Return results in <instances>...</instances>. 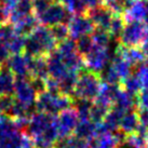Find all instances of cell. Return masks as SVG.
<instances>
[{"mask_svg":"<svg viewBox=\"0 0 148 148\" xmlns=\"http://www.w3.org/2000/svg\"><path fill=\"white\" fill-rule=\"evenodd\" d=\"M74 97L67 94H51L48 91L41 92L37 95L35 107L37 111L47 112L50 115L58 116L60 112L73 108Z\"/></svg>","mask_w":148,"mask_h":148,"instance_id":"obj_1","label":"cell"},{"mask_svg":"<svg viewBox=\"0 0 148 148\" xmlns=\"http://www.w3.org/2000/svg\"><path fill=\"white\" fill-rule=\"evenodd\" d=\"M101 86H102V80L99 75L84 69L79 74L78 80L73 93V97L88 99L93 102L99 95Z\"/></svg>","mask_w":148,"mask_h":148,"instance_id":"obj_2","label":"cell"},{"mask_svg":"<svg viewBox=\"0 0 148 148\" xmlns=\"http://www.w3.org/2000/svg\"><path fill=\"white\" fill-rule=\"evenodd\" d=\"M147 36L148 30L143 22H127L118 42L123 47H138Z\"/></svg>","mask_w":148,"mask_h":148,"instance_id":"obj_3","label":"cell"},{"mask_svg":"<svg viewBox=\"0 0 148 148\" xmlns=\"http://www.w3.org/2000/svg\"><path fill=\"white\" fill-rule=\"evenodd\" d=\"M73 15L74 14H71L61 1H55L42 14L36 17L39 24L51 27L56 24H68Z\"/></svg>","mask_w":148,"mask_h":148,"instance_id":"obj_4","label":"cell"},{"mask_svg":"<svg viewBox=\"0 0 148 148\" xmlns=\"http://www.w3.org/2000/svg\"><path fill=\"white\" fill-rule=\"evenodd\" d=\"M109 60H110L109 49L94 45L92 50L83 58L84 68L99 75L108 66Z\"/></svg>","mask_w":148,"mask_h":148,"instance_id":"obj_5","label":"cell"},{"mask_svg":"<svg viewBox=\"0 0 148 148\" xmlns=\"http://www.w3.org/2000/svg\"><path fill=\"white\" fill-rule=\"evenodd\" d=\"M55 120H56V116L50 115L47 112H41V111H36L30 116L29 124L25 132L32 138L38 137L45 130H48L55 122Z\"/></svg>","mask_w":148,"mask_h":148,"instance_id":"obj_6","label":"cell"},{"mask_svg":"<svg viewBox=\"0 0 148 148\" xmlns=\"http://www.w3.org/2000/svg\"><path fill=\"white\" fill-rule=\"evenodd\" d=\"M69 37L73 40H77L80 37L91 35L95 29V25L86 14H74L68 22Z\"/></svg>","mask_w":148,"mask_h":148,"instance_id":"obj_7","label":"cell"},{"mask_svg":"<svg viewBox=\"0 0 148 148\" xmlns=\"http://www.w3.org/2000/svg\"><path fill=\"white\" fill-rule=\"evenodd\" d=\"M79 118L74 108H69L56 116V127L58 138H66L74 134Z\"/></svg>","mask_w":148,"mask_h":148,"instance_id":"obj_8","label":"cell"},{"mask_svg":"<svg viewBox=\"0 0 148 148\" xmlns=\"http://www.w3.org/2000/svg\"><path fill=\"white\" fill-rule=\"evenodd\" d=\"M13 94L15 99L30 107L35 106L38 95L29 82V78H15Z\"/></svg>","mask_w":148,"mask_h":148,"instance_id":"obj_9","label":"cell"},{"mask_svg":"<svg viewBox=\"0 0 148 148\" xmlns=\"http://www.w3.org/2000/svg\"><path fill=\"white\" fill-rule=\"evenodd\" d=\"M148 14V0H127L123 17L125 22H143Z\"/></svg>","mask_w":148,"mask_h":148,"instance_id":"obj_10","label":"cell"},{"mask_svg":"<svg viewBox=\"0 0 148 148\" xmlns=\"http://www.w3.org/2000/svg\"><path fill=\"white\" fill-rule=\"evenodd\" d=\"M30 36L40 45L45 56H48L51 52H53L54 50H56L58 48V41L54 39L52 33H51V29L48 26L39 24L32 32Z\"/></svg>","mask_w":148,"mask_h":148,"instance_id":"obj_11","label":"cell"},{"mask_svg":"<svg viewBox=\"0 0 148 148\" xmlns=\"http://www.w3.org/2000/svg\"><path fill=\"white\" fill-rule=\"evenodd\" d=\"M86 15L93 22L95 27L108 30L110 22L114 16V12L103 2L94 8H91L86 11Z\"/></svg>","mask_w":148,"mask_h":148,"instance_id":"obj_12","label":"cell"},{"mask_svg":"<svg viewBox=\"0 0 148 148\" xmlns=\"http://www.w3.org/2000/svg\"><path fill=\"white\" fill-rule=\"evenodd\" d=\"M32 56L26 53L13 54L7 63V67L11 70L15 78H29V62Z\"/></svg>","mask_w":148,"mask_h":148,"instance_id":"obj_13","label":"cell"},{"mask_svg":"<svg viewBox=\"0 0 148 148\" xmlns=\"http://www.w3.org/2000/svg\"><path fill=\"white\" fill-rule=\"evenodd\" d=\"M115 54L120 55L127 61L132 67H137L146 63V56L138 47H123L118 43L115 50Z\"/></svg>","mask_w":148,"mask_h":148,"instance_id":"obj_14","label":"cell"},{"mask_svg":"<svg viewBox=\"0 0 148 148\" xmlns=\"http://www.w3.org/2000/svg\"><path fill=\"white\" fill-rule=\"evenodd\" d=\"M47 63H48V69H49V76L58 80V82L65 78L69 70L67 69L65 64L63 63L62 58L58 50H54L53 52L47 56Z\"/></svg>","mask_w":148,"mask_h":148,"instance_id":"obj_15","label":"cell"},{"mask_svg":"<svg viewBox=\"0 0 148 148\" xmlns=\"http://www.w3.org/2000/svg\"><path fill=\"white\" fill-rule=\"evenodd\" d=\"M39 25V22H38V18L36 17V15L32 13L27 16L21 18L20 21H17L16 23L12 24L13 30L16 35H20V36H23V37H26L32 34L34 29L37 27Z\"/></svg>","mask_w":148,"mask_h":148,"instance_id":"obj_16","label":"cell"},{"mask_svg":"<svg viewBox=\"0 0 148 148\" xmlns=\"http://www.w3.org/2000/svg\"><path fill=\"white\" fill-rule=\"evenodd\" d=\"M112 106L121 109L124 112L137 109V95H133L124 91L122 88L118 93L117 97L115 99V103Z\"/></svg>","mask_w":148,"mask_h":148,"instance_id":"obj_17","label":"cell"},{"mask_svg":"<svg viewBox=\"0 0 148 148\" xmlns=\"http://www.w3.org/2000/svg\"><path fill=\"white\" fill-rule=\"evenodd\" d=\"M96 125L90 119H79L73 135L90 142L96 136Z\"/></svg>","mask_w":148,"mask_h":148,"instance_id":"obj_18","label":"cell"},{"mask_svg":"<svg viewBox=\"0 0 148 148\" xmlns=\"http://www.w3.org/2000/svg\"><path fill=\"white\" fill-rule=\"evenodd\" d=\"M30 77H37V78L43 79V80H45L49 77L47 56H38V58H30V62H29V78Z\"/></svg>","mask_w":148,"mask_h":148,"instance_id":"obj_19","label":"cell"},{"mask_svg":"<svg viewBox=\"0 0 148 148\" xmlns=\"http://www.w3.org/2000/svg\"><path fill=\"white\" fill-rule=\"evenodd\" d=\"M125 112L122 111L121 109L117 108V107L112 106L109 109L108 114L106 115L105 119L103 120V127L106 129V131L110 134H114L117 131H119V124H120V120L122 118V116L124 115Z\"/></svg>","mask_w":148,"mask_h":148,"instance_id":"obj_20","label":"cell"},{"mask_svg":"<svg viewBox=\"0 0 148 148\" xmlns=\"http://www.w3.org/2000/svg\"><path fill=\"white\" fill-rule=\"evenodd\" d=\"M140 125V119L136 110H131L125 112L120 120L119 130L125 135H130L135 133Z\"/></svg>","mask_w":148,"mask_h":148,"instance_id":"obj_21","label":"cell"},{"mask_svg":"<svg viewBox=\"0 0 148 148\" xmlns=\"http://www.w3.org/2000/svg\"><path fill=\"white\" fill-rule=\"evenodd\" d=\"M33 13V0H18L11 9L10 23L14 24L21 18Z\"/></svg>","mask_w":148,"mask_h":148,"instance_id":"obj_22","label":"cell"},{"mask_svg":"<svg viewBox=\"0 0 148 148\" xmlns=\"http://www.w3.org/2000/svg\"><path fill=\"white\" fill-rule=\"evenodd\" d=\"M120 143L115 134L96 135L89 142V148H119Z\"/></svg>","mask_w":148,"mask_h":148,"instance_id":"obj_23","label":"cell"},{"mask_svg":"<svg viewBox=\"0 0 148 148\" xmlns=\"http://www.w3.org/2000/svg\"><path fill=\"white\" fill-rule=\"evenodd\" d=\"M15 77L5 66L0 69V95L13 94Z\"/></svg>","mask_w":148,"mask_h":148,"instance_id":"obj_24","label":"cell"},{"mask_svg":"<svg viewBox=\"0 0 148 148\" xmlns=\"http://www.w3.org/2000/svg\"><path fill=\"white\" fill-rule=\"evenodd\" d=\"M110 65L116 71V74L118 75V77L120 78L121 81L133 73L132 71V66L122 56L117 55V54H114V58L111 60Z\"/></svg>","mask_w":148,"mask_h":148,"instance_id":"obj_25","label":"cell"},{"mask_svg":"<svg viewBox=\"0 0 148 148\" xmlns=\"http://www.w3.org/2000/svg\"><path fill=\"white\" fill-rule=\"evenodd\" d=\"M23 132L14 130L0 137V148H22Z\"/></svg>","mask_w":148,"mask_h":148,"instance_id":"obj_26","label":"cell"},{"mask_svg":"<svg viewBox=\"0 0 148 148\" xmlns=\"http://www.w3.org/2000/svg\"><path fill=\"white\" fill-rule=\"evenodd\" d=\"M120 86L124 91H127L133 95H138L140 91L143 90L142 82L135 73H132L130 76H127V78L123 79L120 83Z\"/></svg>","mask_w":148,"mask_h":148,"instance_id":"obj_27","label":"cell"},{"mask_svg":"<svg viewBox=\"0 0 148 148\" xmlns=\"http://www.w3.org/2000/svg\"><path fill=\"white\" fill-rule=\"evenodd\" d=\"M110 108L111 107L106 106L104 104L97 103V102L93 101V104H92V107H91V110H90V117L89 118L95 124L102 123Z\"/></svg>","mask_w":148,"mask_h":148,"instance_id":"obj_28","label":"cell"},{"mask_svg":"<svg viewBox=\"0 0 148 148\" xmlns=\"http://www.w3.org/2000/svg\"><path fill=\"white\" fill-rule=\"evenodd\" d=\"M125 24H127V22L124 20L123 14H114L110 25H109V28H108V32L112 37V39H116L118 41Z\"/></svg>","mask_w":148,"mask_h":148,"instance_id":"obj_29","label":"cell"},{"mask_svg":"<svg viewBox=\"0 0 148 148\" xmlns=\"http://www.w3.org/2000/svg\"><path fill=\"white\" fill-rule=\"evenodd\" d=\"M91 38L93 40V43L95 45L99 47H103V48H108L110 45V41L112 37L110 36V34L108 30L102 28H97L95 27V29L91 34Z\"/></svg>","mask_w":148,"mask_h":148,"instance_id":"obj_30","label":"cell"},{"mask_svg":"<svg viewBox=\"0 0 148 148\" xmlns=\"http://www.w3.org/2000/svg\"><path fill=\"white\" fill-rule=\"evenodd\" d=\"M4 41H5V43L8 45L9 51H10L11 55H13V54L24 53L25 37L14 34V35H12L9 39L4 40Z\"/></svg>","mask_w":148,"mask_h":148,"instance_id":"obj_31","label":"cell"},{"mask_svg":"<svg viewBox=\"0 0 148 148\" xmlns=\"http://www.w3.org/2000/svg\"><path fill=\"white\" fill-rule=\"evenodd\" d=\"M74 108L79 119H90V110L93 102L88 101V99H74Z\"/></svg>","mask_w":148,"mask_h":148,"instance_id":"obj_32","label":"cell"},{"mask_svg":"<svg viewBox=\"0 0 148 148\" xmlns=\"http://www.w3.org/2000/svg\"><path fill=\"white\" fill-rule=\"evenodd\" d=\"M71 14H86L88 9L82 0H58Z\"/></svg>","mask_w":148,"mask_h":148,"instance_id":"obj_33","label":"cell"},{"mask_svg":"<svg viewBox=\"0 0 148 148\" xmlns=\"http://www.w3.org/2000/svg\"><path fill=\"white\" fill-rule=\"evenodd\" d=\"M76 47H77L78 53L82 58H84L86 54L92 50V48L94 47L91 35H86V36H83V37H80L79 39H77L76 40Z\"/></svg>","mask_w":148,"mask_h":148,"instance_id":"obj_34","label":"cell"},{"mask_svg":"<svg viewBox=\"0 0 148 148\" xmlns=\"http://www.w3.org/2000/svg\"><path fill=\"white\" fill-rule=\"evenodd\" d=\"M50 29H51L52 36L58 41V43L65 41L69 37V29L67 24H56L54 26H51Z\"/></svg>","mask_w":148,"mask_h":148,"instance_id":"obj_35","label":"cell"},{"mask_svg":"<svg viewBox=\"0 0 148 148\" xmlns=\"http://www.w3.org/2000/svg\"><path fill=\"white\" fill-rule=\"evenodd\" d=\"M63 148H89V142L77 136L71 135L64 138Z\"/></svg>","mask_w":148,"mask_h":148,"instance_id":"obj_36","label":"cell"},{"mask_svg":"<svg viewBox=\"0 0 148 148\" xmlns=\"http://www.w3.org/2000/svg\"><path fill=\"white\" fill-rule=\"evenodd\" d=\"M15 97L12 94L0 95V115L8 116L13 104H14Z\"/></svg>","mask_w":148,"mask_h":148,"instance_id":"obj_37","label":"cell"},{"mask_svg":"<svg viewBox=\"0 0 148 148\" xmlns=\"http://www.w3.org/2000/svg\"><path fill=\"white\" fill-rule=\"evenodd\" d=\"M55 1L56 0H33V13L39 16Z\"/></svg>","mask_w":148,"mask_h":148,"instance_id":"obj_38","label":"cell"},{"mask_svg":"<svg viewBox=\"0 0 148 148\" xmlns=\"http://www.w3.org/2000/svg\"><path fill=\"white\" fill-rule=\"evenodd\" d=\"M102 1L114 12V14H123L127 0H102Z\"/></svg>","mask_w":148,"mask_h":148,"instance_id":"obj_39","label":"cell"},{"mask_svg":"<svg viewBox=\"0 0 148 148\" xmlns=\"http://www.w3.org/2000/svg\"><path fill=\"white\" fill-rule=\"evenodd\" d=\"M136 76L140 78L142 86H143V90L144 89H148V64L144 63L142 65L137 66L136 70L134 71Z\"/></svg>","mask_w":148,"mask_h":148,"instance_id":"obj_40","label":"cell"},{"mask_svg":"<svg viewBox=\"0 0 148 148\" xmlns=\"http://www.w3.org/2000/svg\"><path fill=\"white\" fill-rule=\"evenodd\" d=\"M11 56L9 48L4 40H0V69L7 66L8 60Z\"/></svg>","mask_w":148,"mask_h":148,"instance_id":"obj_41","label":"cell"},{"mask_svg":"<svg viewBox=\"0 0 148 148\" xmlns=\"http://www.w3.org/2000/svg\"><path fill=\"white\" fill-rule=\"evenodd\" d=\"M45 91H48L51 94H60L61 91H60V83H58V80H55L52 77H48V78L45 80Z\"/></svg>","mask_w":148,"mask_h":148,"instance_id":"obj_42","label":"cell"},{"mask_svg":"<svg viewBox=\"0 0 148 148\" xmlns=\"http://www.w3.org/2000/svg\"><path fill=\"white\" fill-rule=\"evenodd\" d=\"M11 9L0 2V26H4L10 23Z\"/></svg>","mask_w":148,"mask_h":148,"instance_id":"obj_43","label":"cell"},{"mask_svg":"<svg viewBox=\"0 0 148 148\" xmlns=\"http://www.w3.org/2000/svg\"><path fill=\"white\" fill-rule=\"evenodd\" d=\"M137 108L148 109V89L142 90L137 95Z\"/></svg>","mask_w":148,"mask_h":148,"instance_id":"obj_44","label":"cell"},{"mask_svg":"<svg viewBox=\"0 0 148 148\" xmlns=\"http://www.w3.org/2000/svg\"><path fill=\"white\" fill-rule=\"evenodd\" d=\"M82 1L88 10L91 8H94V7H96V5H99V4H101L103 2L102 0H82Z\"/></svg>","mask_w":148,"mask_h":148,"instance_id":"obj_45","label":"cell"},{"mask_svg":"<svg viewBox=\"0 0 148 148\" xmlns=\"http://www.w3.org/2000/svg\"><path fill=\"white\" fill-rule=\"evenodd\" d=\"M140 49L143 51V53L145 54V56L148 58V36L146 37V39H145L144 41H143V43L140 45Z\"/></svg>","mask_w":148,"mask_h":148,"instance_id":"obj_46","label":"cell"},{"mask_svg":"<svg viewBox=\"0 0 148 148\" xmlns=\"http://www.w3.org/2000/svg\"><path fill=\"white\" fill-rule=\"evenodd\" d=\"M143 23L145 24V26H146V28H147V30H148V14L146 15V17H145V20L143 21Z\"/></svg>","mask_w":148,"mask_h":148,"instance_id":"obj_47","label":"cell"}]
</instances>
